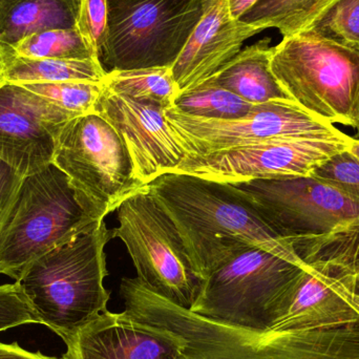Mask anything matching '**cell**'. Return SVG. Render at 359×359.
Listing matches in <instances>:
<instances>
[{"label":"cell","instance_id":"cell-8","mask_svg":"<svg viewBox=\"0 0 359 359\" xmlns=\"http://www.w3.org/2000/svg\"><path fill=\"white\" fill-rule=\"evenodd\" d=\"M204 12V0H109L100 62L109 71L172 67Z\"/></svg>","mask_w":359,"mask_h":359},{"label":"cell","instance_id":"cell-18","mask_svg":"<svg viewBox=\"0 0 359 359\" xmlns=\"http://www.w3.org/2000/svg\"><path fill=\"white\" fill-rule=\"evenodd\" d=\"M107 71L99 60H55L17 55L0 42V84L82 81L102 83Z\"/></svg>","mask_w":359,"mask_h":359},{"label":"cell","instance_id":"cell-34","mask_svg":"<svg viewBox=\"0 0 359 359\" xmlns=\"http://www.w3.org/2000/svg\"><path fill=\"white\" fill-rule=\"evenodd\" d=\"M0 4H1V0H0Z\"/></svg>","mask_w":359,"mask_h":359},{"label":"cell","instance_id":"cell-27","mask_svg":"<svg viewBox=\"0 0 359 359\" xmlns=\"http://www.w3.org/2000/svg\"><path fill=\"white\" fill-rule=\"evenodd\" d=\"M27 324H39L18 283L0 286V332Z\"/></svg>","mask_w":359,"mask_h":359},{"label":"cell","instance_id":"cell-26","mask_svg":"<svg viewBox=\"0 0 359 359\" xmlns=\"http://www.w3.org/2000/svg\"><path fill=\"white\" fill-rule=\"evenodd\" d=\"M107 20L109 0H81L77 29L98 58L107 36Z\"/></svg>","mask_w":359,"mask_h":359},{"label":"cell","instance_id":"cell-19","mask_svg":"<svg viewBox=\"0 0 359 359\" xmlns=\"http://www.w3.org/2000/svg\"><path fill=\"white\" fill-rule=\"evenodd\" d=\"M103 86L115 94L164 111L174 107L179 95L172 67L114 69L107 72Z\"/></svg>","mask_w":359,"mask_h":359},{"label":"cell","instance_id":"cell-16","mask_svg":"<svg viewBox=\"0 0 359 359\" xmlns=\"http://www.w3.org/2000/svg\"><path fill=\"white\" fill-rule=\"evenodd\" d=\"M271 57L272 46L266 38L241 50L209 79L252 104L292 101L272 72Z\"/></svg>","mask_w":359,"mask_h":359},{"label":"cell","instance_id":"cell-30","mask_svg":"<svg viewBox=\"0 0 359 359\" xmlns=\"http://www.w3.org/2000/svg\"><path fill=\"white\" fill-rule=\"evenodd\" d=\"M347 245L352 269L355 276L356 292L359 294V231L350 232L347 234Z\"/></svg>","mask_w":359,"mask_h":359},{"label":"cell","instance_id":"cell-13","mask_svg":"<svg viewBox=\"0 0 359 359\" xmlns=\"http://www.w3.org/2000/svg\"><path fill=\"white\" fill-rule=\"evenodd\" d=\"M96 111L119 133L144 186L174 172L187 156L160 107L136 102L103 86Z\"/></svg>","mask_w":359,"mask_h":359},{"label":"cell","instance_id":"cell-25","mask_svg":"<svg viewBox=\"0 0 359 359\" xmlns=\"http://www.w3.org/2000/svg\"><path fill=\"white\" fill-rule=\"evenodd\" d=\"M311 177L337 188L359 203V159L347 149L318 166Z\"/></svg>","mask_w":359,"mask_h":359},{"label":"cell","instance_id":"cell-3","mask_svg":"<svg viewBox=\"0 0 359 359\" xmlns=\"http://www.w3.org/2000/svg\"><path fill=\"white\" fill-rule=\"evenodd\" d=\"M305 265L249 245L203 280L190 310L215 322L270 330L286 314Z\"/></svg>","mask_w":359,"mask_h":359},{"label":"cell","instance_id":"cell-23","mask_svg":"<svg viewBox=\"0 0 359 359\" xmlns=\"http://www.w3.org/2000/svg\"><path fill=\"white\" fill-rule=\"evenodd\" d=\"M21 86L39 96L50 99L61 109L79 117L96 111L97 102L102 92L103 82L65 81L21 84Z\"/></svg>","mask_w":359,"mask_h":359},{"label":"cell","instance_id":"cell-17","mask_svg":"<svg viewBox=\"0 0 359 359\" xmlns=\"http://www.w3.org/2000/svg\"><path fill=\"white\" fill-rule=\"evenodd\" d=\"M81 0H1L0 42L14 46L27 36L77 27Z\"/></svg>","mask_w":359,"mask_h":359},{"label":"cell","instance_id":"cell-31","mask_svg":"<svg viewBox=\"0 0 359 359\" xmlns=\"http://www.w3.org/2000/svg\"><path fill=\"white\" fill-rule=\"evenodd\" d=\"M257 1L259 0H229L230 11H231L232 16L236 19H240Z\"/></svg>","mask_w":359,"mask_h":359},{"label":"cell","instance_id":"cell-14","mask_svg":"<svg viewBox=\"0 0 359 359\" xmlns=\"http://www.w3.org/2000/svg\"><path fill=\"white\" fill-rule=\"evenodd\" d=\"M61 359H179L183 339L163 327L109 310L63 339Z\"/></svg>","mask_w":359,"mask_h":359},{"label":"cell","instance_id":"cell-4","mask_svg":"<svg viewBox=\"0 0 359 359\" xmlns=\"http://www.w3.org/2000/svg\"><path fill=\"white\" fill-rule=\"evenodd\" d=\"M99 222L54 164L25 177L0 232V274L17 282L32 262Z\"/></svg>","mask_w":359,"mask_h":359},{"label":"cell","instance_id":"cell-7","mask_svg":"<svg viewBox=\"0 0 359 359\" xmlns=\"http://www.w3.org/2000/svg\"><path fill=\"white\" fill-rule=\"evenodd\" d=\"M118 226L111 238L126 245L141 283L156 294L191 309L200 292V280L192 269L174 221L143 186L117 208Z\"/></svg>","mask_w":359,"mask_h":359},{"label":"cell","instance_id":"cell-2","mask_svg":"<svg viewBox=\"0 0 359 359\" xmlns=\"http://www.w3.org/2000/svg\"><path fill=\"white\" fill-rule=\"evenodd\" d=\"M111 238L103 219L32 262L17 280L39 324L62 341L107 310L105 246Z\"/></svg>","mask_w":359,"mask_h":359},{"label":"cell","instance_id":"cell-9","mask_svg":"<svg viewBox=\"0 0 359 359\" xmlns=\"http://www.w3.org/2000/svg\"><path fill=\"white\" fill-rule=\"evenodd\" d=\"M264 221L285 240H320L359 231V203L313 177L234 183Z\"/></svg>","mask_w":359,"mask_h":359},{"label":"cell","instance_id":"cell-1","mask_svg":"<svg viewBox=\"0 0 359 359\" xmlns=\"http://www.w3.org/2000/svg\"><path fill=\"white\" fill-rule=\"evenodd\" d=\"M149 187L174 221L202 282L249 245L303 261L294 244L278 236L232 184L170 172Z\"/></svg>","mask_w":359,"mask_h":359},{"label":"cell","instance_id":"cell-24","mask_svg":"<svg viewBox=\"0 0 359 359\" xmlns=\"http://www.w3.org/2000/svg\"><path fill=\"white\" fill-rule=\"evenodd\" d=\"M308 29L359 50V0H337Z\"/></svg>","mask_w":359,"mask_h":359},{"label":"cell","instance_id":"cell-22","mask_svg":"<svg viewBox=\"0 0 359 359\" xmlns=\"http://www.w3.org/2000/svg\"><path fill=\"white\" fill-rule=\"evenodd\" d=\"M10 46L19 56L29 58L99 60L77 27L40 32Z\"/></svg>","mask_w":359,"mask_h":359},{"label":"cell","instance_id":"cell-10","mask_svg":"<svg viewBox=\"0 0 359 359\" xmlns=\"http://www.w3.org/2000/svg\"><path fill=\"white\" fill-rule=\"evenodd\" d=\"M188 155L247 147L276 138H328L345 133L333 124L318 119L289 100L255 104L252 111L238 119H205L164 111Z\"/></svg>","mask_w":359,"mask_h":359},{"label":"cell","instance_id":"cell-5","mask_svg":"<svg viewBox=\"0 0 359 359\" xmlns=\"http://www.w3.org/2000/svg\"><path fill=\"white\" fill-rule=\"evenodd\" d=\"M271 69L293 102L328 123L356 128L359 50L307 29L272 46Z\"/></svg>","mask_w":359,"mask_h":359},{"label":"cell","instance_id":"cell-21","mask_svg":"<svg viewBox=\"0 0 359 359\" xmlns=\"http://www.w3.org/2000/svg\"><path fill=\"white\" fill-rule=\"evenodd\" d=\"M255 105L208 79L196 88L179 94L172 109L205 119L230 120L245 117Z\"/></svg>","mask_w":359,"mask_h":359},{"label":"cell","instance_id":"cell-20","mask_svg":"<svg viewBox=\"0 0 359 359\" xmlns=\"http://www.w3.org/2000/svg\"><path fill=\"white\" fill-rule=\"evenodd\" d=\"M337 0H259L240 20L278 29L283 37L307 31Z\"/></svg>","mask_w":359,"mask_h":359},{"label":"cell","instance_id":"cell-32","mask_svg":"<svg viewBox=\"0 0 359 359\" xmlns=\"http://www.w3.org/2000/svg\"><path fill=\"white\" fill-rule=\"evenodd\" d=\"M347 149L359 159V140L352 138L351 142L348 145Z\"/></svg>","mask_w":359,"mask_h":359},{"label":"cell","instance_id":"cell-29","mask_svg":"<svg viewBox=\"0 0 359 359\" xmlns=\"http://www.w3.org/2000/svg\"><path fill=\"white\" fill-rule=\"evenodd\" d=\"M0 359H57L41 352H31L23 349L17 343L4 344L0 341Z\"/></svg>","mask_w":359,"mask_h":359},{"label":"cell","instance_id":"cell-15","mask_svg":"<svg viewBox=\"0 0 359 359\" xmlns=\"http://www.w3.org/2000/svg\"><path fill=\"white\" fill-rule=\"evenodd\" d=\"M262 29L232 16L229 0H204V12L172 67L179 94L212 77Z\"/></svg>","mask_w":359,"mask_h":359},{"label":"cell","instance_id":"cell-6","mask_svg":"<svg viewBox=\"0 0 359 359\" xmlns=\"http://www.w3.org/2000/svg\"><path fill=\"white\" fill-rule=\"evenodd\" d=\"M53 164L67 175L96 221H103L142 188L116 128L98 111L74 118L62 128Z\"/></svg>","mask_w":359,"mask_h":359},{"label":"cell","instance_id":"cell-28","mask_svg":"<svg viewBox=\"0 0 359 359\" xmlns=\"http://www.w3.org/2000/svg\"><path fill=\"white\" fill-rule=\"evenodd\" d=\"M22 179L8 164L0 160V232Z\"/></svg>","mask_w":359,"mask_h":359},{"label":"cell","instance_id":"cell-12","mask_svg":"<svg viewBox=\"0 0 359 359\" xmlns=\"http://www.w3.org/2000/svg\"><path fill=\"white\" fill-rule=\"evenodd\" d=\"M74 118L23 86L0 84V160L22 178L40 172L54 161L59 136Z\"/></svg>","mask_w":359,"mask_h":359},{"label":"cell","instance_id":"cell-11","mask_svg":"<svg viewBox=\"0 0 359 359\" xmlns=\"http://www.w3.org/2000/svg\"><path fill=\"white\" fill-rule=\"evenodd\" d=\"M351 139L346 134L328 138L271 139L247 147L186 156L174 172L229 184L308 177L335 154L347 149Z\"/></svg>","mask_w":359,"mask_h":359},{"label":"cell","instance_id":"cell-33","mask_svg":"<svg viewBox=\"0 0 359 359\" xmlns=\"http://www.w3.org/2000/svg\"><path fill=\"white\" fill-rule=\"evenodd\" d=\"M355 130H356V135H355V137H354V139H356V140H359V120L358 122V126H356Z\"/></svg>","mask_w":359,"mask_h":359}]
</instances>
